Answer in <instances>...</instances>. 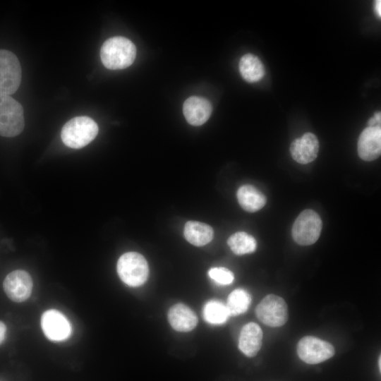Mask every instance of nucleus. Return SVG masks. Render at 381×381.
Instances as JSON below:
<instances>
[{
	"instance_id": "1",
	"label": "nucleus",
	"mask_w": 381,
	"mask_h": 381,
	"mask_svg": "<svg viewBox=\"0 0 381 381\" xmlns=\"http://www.w3.org/2000/svg\"><path fill=\"white\" fill-rule=\"evenodd\" d=\"M136 56L134 44L124 37H113L107 40L100 49V58L108 69L119 70L130 66Z\"/></svg>"
},
{
	"instance_id": "2",
	"label": "nucleus",
	"mask_w": 381,
	"mask_h": 381,
	"mask_svg": "<svg viewBox=\"0 0 381 381\" xmlns=\"http://www.w3.org/2000/svg\"><path fill=\"white\" fill-rule=\"evenodd\" d=\"M98 131V126L92 119L85 116H76L63 126L61 138L66 146L79 149L92 142Z\"/></svg>"
},
{
	"instance_id": "3",
	"label": "nucleus",
	"mask_w": 381,
	"mask_h": 381,
	"mask_svg": "<svg viewBox=\"0 0 381 381\" xmlns=\"http://www.w3.org/2000/svg\"><path fill=\"white\" fill-rule=\"evenodd\" d=\"M25 126L22 105L11 96L0 94V135L11 138L19 135Z\"/></svg>"
},
{
	"instance_id": "4",
	"label": "nucleus",
	"mask_w": 381,
	"mask_h": 381,
	"mask_svg": "<svg viewBox=\"0 0 381 381\" xmlns=\"http://www.w3.org/2000/svg\"><path fill=\"white\" fill-rule=\"evenodd\" d=\"M116 267L120 279L130 286L143 284L148 277L149 267L145 258L135 252L123 254L117 262Z\"/></svg>"
},
{
	"instance_id": "5",
	"label": "nucleus",
	"mask_w": 381,
	"mask_h": 381,
	"mask_svg": "<svg viewBox=\"0 0 381 381\" xmlns=\"http://www.w3.org/2000/svg\"><path fill=\"white\" fill-rule=\"evenodd\" d=\"M321 229L322 221L319 214L314 210H306L295 220L291 234L298 244L309 246L318 241Z\"/></svg>"
},
{
	"instance_id": "6",
	"label": "nucleus",
	"mask_w": 381,
	"mask_h": 381,
	"mask_svg": "<svg viewBox=\"0 0 381 381\" xmlns=\"http://www.w3.org/2000/svg\"><path fill=\"white\" fill-rule=\"evenodd\" d=\"M257 318L270 327H280L288 320V308L285 301L274 294L267 295L255 308Z\"/></svg>"
},
{
	"instance_id": "7",
	"label": "nucleus",
	"mask_w": 381,
	"mask_h": 381,
	"mask_svg": "<svg viewBox=\"0 0 381 381\" xmlns=\"http://www.w3.org/2000/svg\"><path fill=\"white\" fill-rule=\"evenodd\" d=\"M21 67L17 56L6 49H0V94L12 95L21 81Z\"/></svg>"
},
{
	"instance_id": "8",
	"label": "nucleus",
	"mask_w": 381,
	"mask_h": 381,
	"mask_svg": "<svg viewBox=\"0 0 381 381\" xmlns=\"http://www.w3.org/2000/svg\"><path fill=\"white\" fill-rule=\"evenodd\" d=\"M298 357L308 364L322 363L334 354V348L329 342L313 336L303 337L298 343Z\"/></svg>"
},
{
	"instance_id": "9",
	"label": "nucleus",
	"mask_w": 381,
	"mask_h": 381,
	"mask_svg": "<svg viewBox=\"0 0 381 381\" xmlns=\"http://www.w3.org/2000/svg\"><path fill=\"white\" fill-rule=\"evenodd\" d=\"M41 326L44 335L52 341L66 340L71 334V325L68 320L56 310H48L42 314Z\"/></svg>"
},
{
	"instance_id": "10",
	"label": "nucleus",
	"mask_w": 381,
	"mask_h": 381,
	"mask_svg": "<svg viewBox=\"0 0 381 381\" xmlns=\"http://www.w3.org/2000/svg\"><path fill=\"white\" fill-rule=\"evenodd\" d=\"M3 287L11 301L20 303L30 297L32 289V280L28 272L16 270L6 277Z\"/></svg>"
},
{
	"instance_id": "11",
	"label": "nucleus",
	"mask_w": 381,
	"mask_h": 381,
	"mask_svg": "<svg viewBox=\"0 0 381 381\" xmlns=\"http://www.w3.org/2000/svg\"><path fill=\"white\" fill-rule=\"evenodd\" d=\"M381 152V128L375 126L365 128L358 141V153L365 161H373L379 157Z\"/></svg>"
},
{
	"instance_id": "12",
	"label": "nucleus",
	"mask_w": 381,
	"mask_h": 381,
	"mask_svg": "<svg viewBox=\"0 0 381 381\" xmlns=\"http://www.w3.org/2000/svg\"><path fill=\"white\" fill-rule=\"evenodd\" d=\"M318 150V140L312 133H306L301 138H296L290 146L293 159L303 164L313 162L317 157Z\"/></svg>"
},
{
	"instance_id": "13",
	"label": "nucleus",
	"mask_w": 381,
	"mask_h": 381,
	"mask_svg": "<svg viewBox=\"0 0 381 381\" xmlns=\"http://www.w3.org/2000/svg\"><path fill=\"white\" fill-rule=\"evenodd\" d=\"M212 111L210 102L205 98L193 96L183 104V111L186 121L192 126H200L210 118Z\"/></svg>"
},
{
	"instance_id": "14",
	"label": "nucleus",
	"mask_w": 381,
	"mask_h": 381,
	"mask_svg": "<svg viewBox=\"0 0 381 381\" xmlns=\"http://www.w3.org/2000/svg\"><path fill=\"white\" fill-rule=\"evenodd\" d=\"M262 331L260 326L253 322L245 325L241 329L238 348L248 357L255 356L262 346Z\"/></svg>"
},
{
	"instance_id": "15",
	"label": "nucleus",
	"mask_w": 381,
	"mask_h": 381,
	"mask_svg": "<svg viewBox=\"0 0 381 381\" xmlns=\"http://www.w3.org/2000/svg\"><path fill=\"white\" fill-rule=\"evenodd\" d=\"M168 320L172 328L178 332H189L198 323L195 313L182 303H177L169 309Z\"/></svg>"
},
{
	"instance_id": "16",
	"label": "nucleus",
	"mask_w": 381,
	"mask_h": 381,
	"mask_svg": "<svg viewBox=\"0 0 381 381\" xmlns=\"http://www.w3.org/2000/svg\"><path fill=\"white\" fill-rule=\"evenodd\" d=\"M236 195L241 207L250 212L258 211L266 203V198L264 194L251 185L241 186Z\"/></svg>"
},
{
	"instance_id": "17",
	"label": "nucleus",
	"mask_w": 381,
	"mask_h": 381,
	"mask_svg": "<svg viewBox=\"0 0 381 381\" xmlns=\"http://www.w3.org/2000/svg\"><path fill=\"white\" fill-rule=\"evenodd\" d=\"M184 236L191 244L202 246L212 241L213 229L205 223L189 221L184 227Z\"/></svg>"
},
{
	"instance_id": "18",
	"label": "nucleus",
	"mask_w": 381,
	"mask_h": 381,
	"mask_svg": "<svg viewBox=\"0 0 381 381\" xmlns=\"http://www.w3.org/2000/svg\"><path fill=\"white\" fill-rule=\"evenodd\" d=\"M238 68L243 78L249 83L259 81L265 73L261 61L252 54H246L241 58Z\"/></svg>"
},
{
	"instance_id": "19",
	"label": "nucleus",
	"mask_w": 381,
	"mask_h": 381,
	"mask_svg": "<svg viewBox=\"0 0 381 381\" xmlns=\"http://www.w3.org/2000/svg\"><path fill=\"white\" fill-rule=\"evenodd\" d=\"M231 250L236 255L251 253L256 248V241L250 234L239 231L231 235L227 241Z\"/></svg>"
},
{
	"instance_id": "20",
	"label": "nucleus",
	"mask_w": 381,
	"mask_h": 381,
	"mask_svg": "<svg viewBox=\"0 0 381 381\" xmlns=\"http://www.w3.org/2000/svg\"><path fill=\"white\" fill-rule=\"evenodd\" d=\"M202 313L205 321L212 325L223 324L230 316L226 304L217 300L206 303Z\"/></svg>"
},
{
	"instance_id": "21",
	"label": "nucleus",
	"mask_w": 381,
	"mask_h": 381,
	"mask_svg": "<svg viewBox=\"0 0 381 381\" xmlns=\"http://www.w3.org/2000/svg\"><path fill=\"white\" fill-rule=\"evenodd\" d=\"M251 302L250 295L242 289L233 291L228 296L226 308L230 315H238L245 313Z\"/></svg>"
},
{
	"instance_id": "22",
	"label": "nucleus",
	"mask_w": 381,
	"mask_h": 381,
	"mask_svg": "<svg viewBox=\"0 0 381 381\" xmlns=\"http://www.w3.org/2000/svg\"><path fill=\"white\" fill-rule=\"evenodd\" d=\"M208 274L212 280L222 285L230 284L234 279L232 272L225 267L211 268Z\"/></svg>"
},
{
	"instance_id": "23",
	"label": "nucleus",
	"mask_w": 381,
	"mask_h": 381,
	"mask_svg": "<svg viewBox=\"0 0 381 381\" xmlns=\"http://www.w3.org/2000/svg\"><path fill=\"white\" fill-rule=\"evenodd\" d=\"M380 119H381V114L380 111L376 112L373 116H372L368 122V126H380Z\"/></svg>"
},
{
	"instance_id": "24",
	"label": "nucleus",
	"mask_w": 381,
	"mask_h": 381,
	"mask_svg": "<svg viewBox=\"0 0 381 381\" xmlns=\"http://www.w3.org/2000/svg\"><path fill=\"white\" fill-rule=\"evenodd\" d=\"M6 332L5 324L0 321V344L4 341Z\"/></svg>"
},
{
	"instance_id": "25",
	"label": "nucleus",
	"mask_w": 381,
	"mask_h": 381,
	"mask_svg": "<svg viewBox=\"0 0 381 381\" xmlns=\"http://www.w3.org/2000/svg\"><path fill=\"white\" fill-rule=\"evenodd\" d=\"M375 11L379 18L381 16V1L380 0L375 1Z\"/></svg>"
},
{
	"instance_id": "26",
	"label": "nucleus",
	"mask_w": 381,
	"mask_h": 381,
	"mask_svg": "<svg viewBox=\"0 0 381 381\" xmlns=\"http://www.w3.org/2000/svg\"><path fill=\"white\" fill-rule=\"evenodd\" d=\"M378 364H379V370H381V356H380L379 357Z\"/></svg>"
}]
</instances>
